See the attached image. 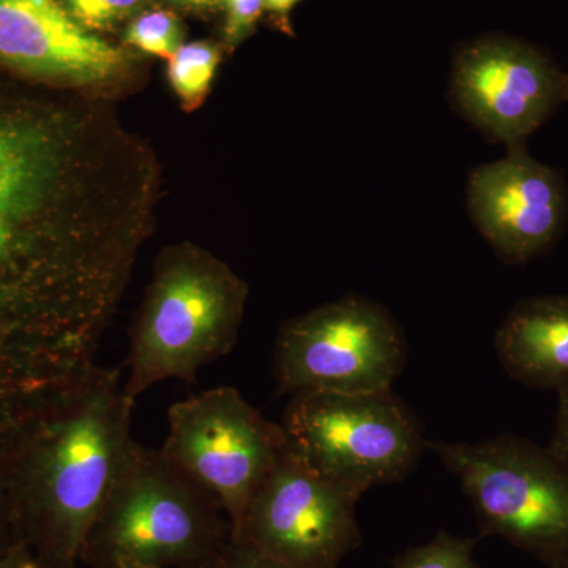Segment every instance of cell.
I'll return each mask as SVG.
<instances>
[{
	"mask_svg": "<svg viewBox=\"0 0 568 568\" xmlns=\"http://www.w3.org/2000/svg\"><path fill=\"white\" fill-rule=\"evenodd\" d=\"M467 209L478 233L499 256L525 263L547 250L559 233L562 185L555 171L514 148L506 159L470 173Z\"/></svg>",
	"mask_w": 568,
	"mask_h": 568,
	"instance_id": "obj_10",
	"label": "cell"
},
{
	"mask_svg": "<svg viewBox=\"0 0 568 568\" xmlns=\"http://www.w3.org/2000/svg\"><path fill=\"white\" fill-rule=\"evenodd\" d=\"M567 85L528 44L484 39L458 52L452 70L455 106L485 136L510 149L541 125Z\"/></svg>",
	"mask_w": 568,
	"mask_h": 568,
	"instance_id": "obj_9",
	"label": "cell"
},
{
	"mask_svg": "<svg viewBox=\"0 0 568 568\" xmlns=\"http://www.w3.org/2000/svg\"><path fill=\"white\" fill-rule=\"evenodd\" d=\"M426 448L457 478L481 536L499 537L547 568H568V469L515 435Z\"/></svg>",
	"mask_w": 568,
	"mask_h": 568,
	"instance_id": "obj_4",
	"label": "cell"
},
{
	"mask_svg": "<svg viewBox=\"0 0 568 568\" xmlns=\"http://www.w3.org/2000/svg\"><path fill=\"white\" fill-rule=\"evenodd\" d=\"M222 52L209 41L183 43L168 59V81L186 112L196 111L212 91Z\"/></svg>",
	"mask_w": 568,
	"mask_h": 568,
	"instance_id": "obj_13",
	"label": "cell"
},
{
	"mask_svg": "<svg viewBox=\"0 0 568 568\" xmlns=\"http://www.w3.org/2000/svg\"><path fill=\"white\" fill-rule=\"evenodd\" d=\"M286 448L282 425L220 386L170 407L160 450L220 504L233 530Z\"/></svg>",
	"mask_w": 568,
	"mask_h": 568,
	"instance_id": "obj_7",
	"label": "cell"
},
{
	"mask_svg": "<svg viewBox=\"0 0 568 568\" xmlns=\"http://www.w3.org/2000/svg\"><path fill=\"white\" fill-rule=\"evenodd\" d=\"M0 568H43L24 544H17L0 555Z\"/></svg>",
	"mask_w": 568,
	"mask_h": 568,
	"instance_id": "obj_21",
	"label": "cell"
},
{
	"mask_svg": "<svg viewBox=\"0 0 568 568\" xmlns=\"http://www.w3.org/2000/svg\"><path fill=\"white\" fill-rule=\"evenodd\" d=\"M6 287L0 284V312H2L3 305H6Z\"/></svg>",
	"mask_w": 568,
	"mask_h": 568,
	"instance_id": "obj_24",
	"label": "cell"
},
{
	"mask_svg": "<svg viewBox=\"0 0 568 568\" xmlns=\"http://www.w3.org/2000/svg\"><path fill=\"white\" fill-rule=\"evenodd\" d=\"M406 362L402 325L383 305L351 294L280 327L274 349L276 394L392 390Z\"/></svg>",
	"mask_w": 568,
	"mask_h": 568,
	"instance_id": "obj_6",
	"label": "cell"
},
{
	"mask_svg": "<svg viewBox=\"0 0 568 568\" xmlns=\"http://www.w3.org/2000/svg\"><path fill=\"white\" fill-rule=\"evenodd\" d=\"M280 425L298 458L368 491L405 480L428 450L420 420L394 390L294 395Z\"/></svg>",
	"mask_w": 568,
	"mask_h": 568,
	"instance_id": "obj_5",
	"label": "cell"
},
{
	"mask_svg": "<svg viewBox=\"0 0 568 568\" xmlns=\"http://www.w3.org/2000/svg\"><path fill=\"white\" fill-rule=\"evenodd\" d=\"M301 0H264V10L275 17L286 18Z\"/></svg>",
	"mask_w": 568,
	"mask_h": 568,
	"instance_id": "obj_22",
	"label": "cell"
},
{
	"mask_svg": "<svg viewBox=\"0 0 568 568\" xmlns=\"http://www.w3.org/2000/svg\"><path fill=\"white\" fill-rule=\"evenodd\" d=\"M365 493L286 448L231 536L294 568H338L361 545L357 506Z\"/></svg>",
	"mask_w": 568,
	"mask_h": 568,
	"instance_id": "obj_8",
	"label": "cell"
},
{
	"mask_svg": "<svg viewBox=\"0 0 568 568\" xmlns=\"http://www.w3.org/2000/svg\"><path fill=\"white\" fill-rule=\"evenodd\" d=\"M0 62L84 91L129 67L121 48L81 28L61 0H0Z\"/></svg>",
	"mask_w": 568,
	"mask_h": 568,
	"instance_id": "obj_11",
	"label": "cell"
},
{
	"mask_svg": "<svg viewBox=\"0 0 568 568\" xmlns=\"http://www.w3.org/2000/svg\"><path fill=\"white\" fill-rule=\"evenodd\" d=\"M567 91H568V85H567Z\"/></svg>",
	"mask_w": 568,
	"mask_h": 568,
	"instance_id": "obj_26",
	"label": "cell"
},
{
	"mask_svg": "<svg viewBox=\"0 0 568 568\" xmlns=\"http://www.w3.org/2000/svg\"><path fill=\"white\" fill-rule=\"evenodd\" d=\"M558 410H556L555 433L547 447L548 454L568 469V383L556 390Z\"/></svg>",
	"mask_w": 568,
	"mask_h": 568,
	"instance_id": "obj_19",
	"label": "cell"
},
{
	"mask_svg": "<svg viewBox=\"0 0 568 568\" xmlns=\"http://www.w3.org/2000/svg\"><path fill=\"white\" fill-rule=\"evenodd\" d=\"M125 43L144 54L171 59L183 44L181 21L171 11H144L126 28Z\"/></svg>",
	"mask_w": 568,
	"mask_h": 568,
	"instance_id": "obj_14",
	"label": "cell"
},
{
	"mask_svg": "<svg viewBox=\"0 0 568 568\" xmlns=\"http://www.w3.org/2000/svg\"><path fill=\"white\" fill-rule=\"evenodd\" d=\"M246 297L244 280L213 254L190 244L164 250L130 331L123 384L130 403L164 381L193 383L230 354Z\"/></svg>",
	"mask_w": 568,
	"mask_h": 568,
	"instance_id": "obj_2",
	"label": "cell"
},
{
	"mask_svg": "<svg viewBox=\"0 0 568 568\" xmlns=\"http://www.w3.org/2000/svg\"><path fill=\"white\" fill-rule=\"evenodd\" d=\"M74 21L85 31H111L130 18L140 14L148 0H61Z\"/></svg>",
	"mask_w": 568,
	"mask_h": 568,
	"instance_id": "obj_16",
	"label": "cell"
},
{
	"mask_svg": "<svg viewBox=\"0 0 568 568\" xmlns=\"http://www.w3.org/2000/svg\"><path fill=\"white\" fill-rule=\"evenodd\" d=\"M119 568H155V567L136 566V564H125V566H121Z\"/></svg>",
	"mask_w": 568,
	"mask_h": 568,
	"instance_id": "obj_25",
	"label": "cell"
},
{
	"mask_svg": "<svg viewBox=\"0 0 568 568\" xmlns=\"http://www.w3.org/2000/svg\"><path fill=\"white\" fill-rule=\"evenodd\" d=\"M497 361L511 379L536 390L568 383V294L519 302L495 335Z\"/></svg>",
	"mask_w": 568,
	"mask_h": 568,
	"instance_id": "obj_12",
	"label": "cell"
},
{
	"mask_svg": "<svg viewBox=\"0 0 568 568\" xmlns=\"http://www.w3.org/2000/svg\"><path fill=\"white\" fill-rule=\"evenodd\" d=\"M175 6L189 7V9L197 10H215L222 7L220 0H170Z\"/></svg>",
	"mask_w": 568,
	"mask_h": 568,
	"instance_id": "obj_23",
	"label": "cell"
},
{
	"mask_svg": "<svg viewBox=\"0 0 568 568\" xmlns=\"http://www.w3.org/2000/svg\"><path fill=\"white\" fill-rule=\"evenodd\" d=\"M134 406L118 369L97 364L52 399L20 465L11 504L20 541L43 568H77L126 448Z\"/></svg>",
	"mask_w": 568,
	"mask_h": 568,
	"instance_id": "obj_1",
	"label": "cell"
},
{
	"mask_svg": "<svg viewBox=\"0 0 568 568\" xmlns=\"http://www.w3.org/2000/svg\"><path fill=\"white\" fill-rule=\"evenodd\" d=\"M474 547V538L455 537L440 530L433 540L398 556L394 568H478Z\"/></svg>",
	"mask_w": 568,
	"mask_h": 568,
	"instance_id": "obj_15",
	"label": "cell"
},
{
	"mask_svg": "<svg viewBox=\"0 0 568 568\" xmlns=\"http://www.w3.org/2000/svg\"><path fill=\"white\" fill-rule=\"evenodd\" d=\"M196 568H294L271 558L265 552L260 551L246 544L244 540H239L230 536L222 545L219 551L213 552L211 558L205 559Z\"/></svg>",
	"mask_w": 568,
	"mask_h": 568,
	"instance_id": "obj_17",
	"label": "cell"
},
{
	"mask_svg": "<svg viewBox=\"0 0 568 568\" xmlns=\"http://www.w3.org/2000/svg\"><path fill=\"white\" fill-rule=\"evenodd\" d=\"M7 467V457L0 452V555L9 551L17 545V541L7 540L6 534L13 519V511H11V504H6L3 500V469Z\"/></svg>",
	"mask_w": 568,
	"mask_h": 568,
	"instance_id": "obj_20",
	"label": "cell"
},
{
	"mask_svg": "<svg viewBox=\"0 0 568 568\" xmlns=\"http://www.w3.org/2000/svg\"><path fill=\"white\" fill-rule=\"evenodd\" d=\"M230 536L220 504L160 448L133 439L85 538L81 562L196 568Z\"/></svg>",
	"mask_w": 568,
	"mask_h": 568,
	"instance_id": "obj_3",
	"label": "cell"
},
{
	"mask_svg": "<svg viewBox=\"0 0 568 568\" xmlns=\"http://www.w3.org/2000/svg\"><path fill=\"white\" fill-rule=\"evenodd\" d=\"M226 11L224 41L235 48L253 32L264 11V0H220Z\"/></svg>",
	"mask_w": 568,
	"mask_h": 568,
	"instance_id": "obj_18",
	"label": "cell"
}]
</instances>
